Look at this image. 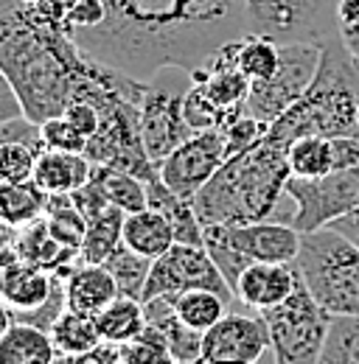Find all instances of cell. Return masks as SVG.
Instances as JSON below:
<instances>
[{
  "instance_id": "cell-1",
  "label": "cell",
  "mask_w": 359,
  "mask_h": 364,
  "mask_svg": "<svg viewBox=\"0 0 359 364\" xmlns=\"http://www.w3.org/2000/svg\"><path fill=\"white\" fill-rule=\"evenodd\" d=\"M244 34V0H104L101 26L71 37L88 56L146 82L160 68L197 73Z\"/></svg>"
},
{
  "instance_id": "cell-2",
  "label": "cell",
  "mask_w": 359,
  "mask_h": 364,
  "mask_svg": "<svg viewBox=\"0 0 359 364\" xmlns=\"http://www.w3.org/2000/svg\"><path fill=\"white\" fill-rule=\"evenodd\" d=\"M95 59L68 26L31 0H0V70L11 82L26 118L43 124L82 98L95 79Z\"/></svg>"
},
{
  "instance_id": "cell-3",
  "label": "cell",
  "mask_w": 359,
  "mask_h": 364,
  "mask_svg": "<svg viewBox=\"0 0 359 364\" xmlns=\"http://www.w3.org/2000/svg\"><path fill=\"white\" fill-rule=\"evenodd\" d=\"M292 177L286 149L261 137L247 151L224 160L197 196L194 210L202 225H250L275 219Z\"/></svg>"
},
{
  "instance_id": "cell-4",
  "label": "cell",
  "mask_w": 359,
  "mask_h": 364,
  "mask_svg": "<svg viewBox=\"0 0 359 364\" xmlns=\"http://www.w3.org/2000/svg\"><path fill=\"white\" fill-rule=\"evenodd\" d=\"M359 132V65L343 34L323 46L317 76L298 104H292L275 124L267 140L289 149L298 137H343Z\"/></svg>"
},
{
  "instance_id": "cell-5",
  "label": "cell",
  "mask_w": 359,
  "mask_h": 364,
  "mask_svg": "<svg viewBox=\"0 0 359 364\" xmlns=\"http://www.w3.org/2000/svg\"><path fill=\"white\" fill-rule=\"evenodd\" d=\"M298 269L331 317H359V247L331 228L303 232Z\"/></svg>"
},
{
  "instance_id": "cell-6",
  "label": "cell",
  "mask_w": 359,
  "mask_h": 364,
  "mask_svg": "<svg viewBox=\"0 0 359 364\" xmlns=\"http://www.w3.org/2000/svg\"><path fill=\"white\" fill-rule=\"evenodd\" d=\"M259 314L267 322L269 350L275 364H320L334 317L314 300L303 277L281 306L264 309Z\"/></svg>"
},
{
  "instance_id": "cell-7",
  "label": "cell",
  "mask_w": 359,
  "mask_h": 364,
  "mask_svg": "<svg viewBox=\"0 0 359 364\" xmlns=\"http://www.w3.org/2000/svg\"><path fill=\"white\" fill-rule=\"evenodd\" d=\"M194 85L191 73L182 68H160L143 82L140 92V132L149 160L160 168V163L177 151L180 146L194 135L185 121L182 101Z\"/></svg>"
},
{
  "instance_id": "cell-8",
  "label": "cell",
  "mask_w": 359,
  "mask_h": 364,
  "mask_svg": "<svg viewBox=\"0 0 359 364\" xmlns=\"http://www.w3.org/2000/svg\"><path fill=\"white\" fill-rule=\"evenodd\" d=\"M244 23L247 34L275 46H326L340 34L337 0H244Z\"/></svg>"
},
{
  "instance_id": "cell-9",
  "label": "cell",
  "mask_w": 359,
  "mask_h": 364,
  "mask_svg": "<svg viewBox=\"0 0 359 364\" xmlns=\"http://www.w3.org/2000/svg\"><path fill=\"white\" fill-rule=\"evenodd\" d=\"M323 59V46L317 43H298V46H281L278 70L264 79L253 82L247 95V115L259 118L261 124H275L292 104L303 98L309 85L317 76Z\"/></svg>"
},
{
  "instance_id": "cell-10",
  "label": "cell",
  "mask_w": 359,
  "mask_h": 364,
  "mask_svg": "<svg viewBox=\"0 0 359 364\" xmlns=\"http://www.w3.org/2000/svg\"><path fill=\"white\" fill-rule=\"evenodd\" d=\"M286 193L295 202L292 228L298 232L331 228L337 219L359 208V168L331 171L314 180L289 177Z\"/></svg>"
},
{
  "instance_id": "cell-11",
  "label": "cell",
  "mask_w": 359,
  "mask_h": 364,
  "mask_svg": "<svg viewBox=\"0 0 359 364\" xmlns=\"http://www.w3.org/2000/svg\"><path fill=\"white\" fill-rule=\"evenodd\" d=\"M191 289H208L222 294L224 300H233V289L227 286L222 272L211 261L208 250L199 244H175L169 252H163L155 264L146 280L143 300L152 297H175Z\"/></svg>"
},
{
  "instance_id": "cell-12",
  "label": "cell",
  "mask_w": 359,
  "mask_h": 364,
  "mask_svg": "<svg viewBox=\"0 0 359 364\" xmlns=\"http://www.w3.org/2000/svg\"><path fill=\"white\" fill-rule=\"evenodd\" d=\"M227 160V146H224L222 129H208V132H194L177 151H172L160 163V180L166 182L177 196L191 199L214 180Z\"/></svg>"
},
{
  "instance_id": "cell-13",
  "label": "cell",
  "mask_w": 359,
  "mask_h": 364,
  "mask_svg": "<svg viewBox=\"0 0 359 364\" xmlns=\"http://www.w3.org/2000/svg\"><path fill=\"white\" fill-rule=\"evenodd\" d=\"M269 350L267 322L247 314L227 311L202 339L205 364H259Z\"/></svg>"
},
{
  "instance_id": "cell-14",
  "label": "cell",
  "mask_w": 359,
  "mask_h": 364,
  "mask_svg": "<svg viewBox=\"0 0 359 364\" xmlns=\"http://www.w3.org/2000/svg\"><path fill=\"white\" fill-rule=\"evenodd\" d=\"M224 241L241 252L247 261H264V264H292L301 255L303 232L286 225V222H250V225H211Z\"/></svg>"
},
{
  "instance_id": "cell-15",
  "label": "cell",
  "mask_w": 359,
  "mask_h": 364,
  "mask_svg": "<svg viewBox=\"0 0 359 364\" xmlns=\"http://www.w3.org/2000/svg\"><path fill=\"white\" fill-rule=\"evenodd\" d=\"M301 269L298 264H264V261H256L250 264L239 283H236V297L256 309V311H264V309H275L281 306L301 283Z\"/></svg>"
},
{
  "instance_id": "cell-16",
  "label": "cell",
  "mask_w": 359,
  "mask_h": 364,
  "mask_svg": "<svg viewBox=\"0 0 359 364\" xmlns=\"http://www.w3.org/2000/svg\"><path fill=\"white\" fill-rule=\"evenodd\" d=\"M62 280H65V303L76 314L95 317L115 297H121L115 277L110 274L104 264H82L79 261Z\"/></svg>"
},
{
  "instance_id": "cell-17",
  "label": "cell",
  "mask_w": 359,
  "mask_h": 364,
  "mask_svg": "<svg viewBox=\"0 0 359 364\" xmlns=\"http://www.w3.org/2000/svg\"><path fill=\"white\" fill-rule=\"evenodd\" d=\"M143 314H146V325L157 328L175 356L177 364H205L202 359V331L188 328L175 311V303L169 297H152L143 300Z\"/></svg>"
},
{
  "instance_id": "cell-18",
  "label": "cell",
  "mask_w": 359,
  "mask_h": 364,
  "mask_svg": "<svg viewBox=\"0 0 359 364\" xmlns=\"http://www.w3.org/2000/svg\"><path fill=\"white\" fill-rule=\"evenodd\" d=\"M14 250H17L20 261L34 264V267H40V269H45V272L51 274H59V277H65V274L79 264V250L62 247L53 238V232H51L45 219L28 225V228L17 230Z\"/></svg>"
},
{
  "instance_id": "cell-19",
  "label": "cell",
  "mask_w": 359,
  "mask_h": 364,
  "mask_svg": "<svg viewBox=\"0 0 359 364\" xmlns=\"http://www.w3.org/2000/svg\"><path fill=\"white\" fill-rule=\"evenodd\" d=\"M56 274L45 272L34 264L17 261L0 269V300L11 311H34L53 294Z\"/></svg>"
},
{
  "instance_id": "cell-20",
  "label": "cell",
  "mask_w": 359,
  "mask_h": 364,
  "mask_svg": "<svg viewBox=\"0 0 359 364\" xmlns=\"http://www.w3.org/2000/svg\"><path fill=\"white\" fill-rule=\"evenodd\" d=\"M93 174V163L88 154H73V151H53L43 149L37 160L34 182L43 188L45 193H76Z\"/></svg>"
},
{
  "instance_id": "cell-21",
  "label": "cell",
  "mask_w": 359,
  "mask_h": 364,
  "mask_svg": "<svg viewBox=\"0 0 359 364\" xmlns=\"http://www.w3.org/2000/svg\"><path fill=\"white\" fill-rule=\"evenodd\" d=\"M124 244L130 250H135L137 255L157 261L163 252H169L177 244V238H175L172 222L160 210L146 208V210H137V213H127V219H124Z\"/></svg>"
},
{
  "instance_id": "cell-22",
  "label": "cell",
  "mask_w": 359,
  "mask_h": 364,
  "mask_svg": "<svg viewBox=\"0 0 359 364\" xmlns=\"http://www.w3.org/2000/svg\"><path fill=\"white\" fill-rule=\"evenodd\" d=\"M59 353L48 331L14 322L0 339V364H56Z\"/></svg>"
},
{
  "instance_id": "cell-23",
  "label": "cell",
  "mask_w": 359,
  "mask_h": 364,
  "mask_svg": "<svg viewBox=\"0 0 359 364\" xmlns=\"http://www.w3.org/2000/svg\"><path fill=\"white\" fill-rule=\"evenodd\" d=\"M51 193H45L34 180L3 182L0 185V219L14 230H23L45 219Z\"/></svg>"
},
{
  "instance_id": "cell-24",
  "label": "cell",
  "mask_w": 359,
  "mask_h": 364,
  "mask_svg": "<svg viewBox=\"0 0 359 364\" xmlns=\"http://www.w3.org/2000/svg\"><path fill=\"white\" fill-rule=\"evenodd\" d=\"M95 328L101 333V342H110V345H127L137 339L146 328L143 300L115 297L104 311L95 314Z\"/></svg>"
},
{
  "instance_id": "cell-25",
  "label": "cell",
  "mask_w": 359,
  "mask_h": 364,
  "mask_svg": "<svg viewBox=\"0 0 359 364\" xmlns=\"http://www.w3.org/2000/svg\"><path fill=\"white\" fill-rule=\"evenodd\" d=\"M124 219L127 213L121 208H107L95 219L88 222V235L79 250L82 264H104L121 244H124Z\"/></svg>"
},
{
  "instance_id": "cell-26",
  "label": "cell",
  "mask_w": 359,
  "mask_h": 364,
  "mask_svg": "<svg viewBox=\"0 0 359 364\" xmlns=\"http://www.w3.org/2000/svg\"><path fill=\"white\" fill-rule=\"evenodd\" d=\"M286 160H289L292 177H301V180L326 177L334 171V143H331V137L323 135L298 137L286 149Z\"/></svg>"
},
{
  "instance_id": "cell-27",
  "label": "cell",
  "mask_w": 359,
  "mask_h": 364,
  "mask_svg": "<svg viewBox=\"0 0 359 364\" xmlns=\"http://www.w3.org/2000/svg\"><path fill=\"white\" fill-rule=\"evenodd\" d=\"M175 303V311L177 317L194 328V331H211L219 319L227 314L230 309V300H224L222 294L217 291H208V289H191V291H182V294H175L169 297Z\"/></svg>"
},
{
  "instance_id": "cell-28",
  "label": "cell",
  "mask_w": 359,
  "mask_h": 364,
  "mask_svg": "<svg viewBox=\"0 0 359 364\" xmlns=\"http://www.w3.org/2000/svg\"><path fill=\"white\" fill-rule=\"evenodd\" d=\"M51 339L59 356H79L88 353L95 345H101V333L95 328V317L88 314H76L71 309L62 311V317L53 322L51 328Z\"/></svg>"
},
{
  "instance_id": "cell-29",
  "label": "cell",
  "mask_w": 359,
  "mask_h": 364,
  "mask_svg": "<svg viewBox=\"0 0 359 364\" xmlns=\"http://www.w3.org/2000/svg\"><path fill=\"white\" fill-rule=\"evenodd\" d=\"M95 177L101 180V188L110 199L113 208H121L124 213H137L149 208V193H146V182L137 180L130 171L113 168V166H95L93 163Z\"/></svg>"
},
{
  "instance_id": "cell-30",
  "label": "cell",
  "mask_w": 359,
  "mask_h": 364,
  "mask_svg": "<svg viewBox=\"0 0 359 364\" xmlns=\"http://www.w3.org/2000/svg\"><path fill=\"white\" fill-rule=\"evenodd\" d=\"M152 258H143L137 255L135 250H130L127 244H121L107 261L104 267L110 269V274L115 277V286H118V294L121 297H132V300H143V291H146V280L152 272Z\"/></svg>"
},
{
  "instance_id": "cell-31",
  "label": "cell",
  "mask_w": 359,
  "mask_h": 364,
  "mask_svg": "<svg viewBox=\"0 0 359 364\" xmlns=\"http://www.w3.org/2000/svg\"><path fill=\"white\" fill-rule=\"evenodd\" d=\"M45 222L53 232V238L62 244V247H71V250H82L85 244V235H88V219L76 210L73 199L65 196V193H53L48 199V210H45Z\"/></svg>"
},
{
  "instance_id": "cell-32",
  "label": "cell",
  "mask_w": 359,
  "mask_h": 364,
  "mask_svg": "<svg viewBox=\"0 0 359 364\" xmlns=\"http://www.w3.org/2000/svg\"><path fill=\"white\" fill-rule=\"evenodd\" d=\"M278 62H281V46H275L267 37L244 34L239 40L236 65H239V70L250 82H264V79H269L278 70Z\"/></svg>"
},
{
  "instance_id": "cell-33",
  "label": "cell",
  "mask_w": 359,
  "mask_h": 364,
  "mask_svg": "<svg viewBox=\"0 0 359 364\" xmlns=\"http://www.w3.org/2000/svg\"><path fill=\"white\" fill-rule=\"evenodd\" d=\"M320 364H359V317H334Z\"/></svg>"
},
{
  "instance_id": "cell-34",
  "label": "cell",
  "mask_w": 359,
  "mask_h": 364,
  "mask_svg": "<svg viewBox=\"0 0 359 364\" xmlns=\"http://www.w3.org/2000/svg\"><path fill=\"white\" fill-rule=\"evenodd\" d=\"M43 146L28 140H3L0 143V182L34 180L37 160Z\"/></svg>"
},
{
  "instance_id": "cell-35",
  "label": "cell",
  "mask_w": 359,
  "mask_h": 364,
  "mask_svg": "<svg viewBox=\"0 0 359 364\" xmlns=\"http://www.w3.org/2000/svg\"><path fill=\"white\" fill-rule=\"evenodd\" d=\"M121 353H124V364H177L163 333L152 325H146L137 339L121 345Z\"/></svg>"
},
{
  "instance_id": "cell-36",
  "label": "cell",
  "mask_w": 359,
  "mask_h": 364,
  "mask_svg": "<svg viewBox=\"0 0 359 364\" xmlns=\"http://www.w3.org/2000/svg\"><path fill=\"white\" fill-rule=\"evenodd\" d=\"M40 137H43V149H53V151L85 154V149H88V137L82 135L65 115L43 121L40 124Z\"/></svg>"
},
{
  "instance_id": "cell-37",
  "label": "cell",
  "mask_w": 359,
  "mask_h": 364,
  "mask_svg": "<svg viewBox=\"0 0 359 364\" xmlns=\"http://www.w3.org/2000/svg\"><path fill=\"white\" fill-rule=\"evenodd\" d=\"M267 124H261L259 118H253V115H241V118H236L224 132V146H227V157H233V154H239V151H247L250 146H256L261 137L267 135Z\"/></svg>"
},
{
  "instance_id": "cell-38",
  "label": "cell",
  "mask_w": 359,
  "mask_h": 364,
  "mask_svg": "<svg viewBox=\"0 0 359 364\" xmlns=\"http://www.w3.org/2000/svg\"><path fill=\"white\" fill-rule=\"evenodd\" d=\"M71 199H73V205H76V210L85 216V219H95L98 213H104L107 208H110V199H107V193H104V188H101V180L95 177V171L90 174V180L76 191V193H71Z\"/></svg>"
},
{
  "instance_id": "cell-39",
  "label": "cell",
  "mask_w": 359,
  "mask_h": 364,
  "mask_svg": "<svg viewBox=\"0 0 359 364\" xmlns=\"http://www.w3.org/2000/svg\"><path fill=\"white\" fill-rule=\"evenodd\" d=\"M82 135L93 137L95 132H98V124H101V115H98V107L95 104H90V101H85V98H76V101H71L68 104V109L62 112Z\"/></svg>"
},
{
  "instance_id": "cell-40",
  "label": "cell",
  "mask_w": 359,
  "mask_h": 364,
  "mask_svg": "<svg viewBox=\"0 0 359 364\" xmlns=\"http://www.w3.org/2000/svg\"><path fill=\"white\" fill-rule=\"evenodd\" d=\"M56 364H124V353H121V345L101 342V345H95L88 353H79V356H59Z\"/></svg>"
},
{
  "instance_id": "cell-41",
  "label": "cell",
  "mask_w": 359,
  "mask_h": 364,
  "mask_svg": "<svg viewBox=\"0 0 359 364\" xmlns=\"http://www.w3.org/2000/svg\"><path fill=\"white\" fill-rule=\"evenodd\" d=\"M334 143V171L359 168V132L357 135L331 137Z\"/></svg>"
},
{
  "instance_id": "cell-42",
  "label": "cell",
  "mask_w": 359,
  "mask_h": 364,
  "mask_svg": "<svg viewBox=\"0 0 359 364\" xmlns=\"http://www.w3.org/2000/svg\"><path fill=\"white\" fill-rule=\"evenodd\" d=\"M26 112H23V104H20L17 92L11 87V82L6 79V73L0 70V127L9 124V121H17Z\"/></svg>"
},
{
  "instance_id": "cell-43",
  "label": "cell",
  "mask_w": 359,
  "mask_h": 364,
  "mask_svg": "<svg viewBox=\"0 0 359 364\" xmlns=\"http://www.w3.org/2000/svg\"><path fill=\"white\" fill-rule=\"evenodd\" d=\"M331 230H337V232H343L348 241H354L359 247V208L357 210H351L348 216H343V219H337L334 225H331Z\"/></svg>"
},
{
  "instance_id": "cell-44",
  "label": "cell",
  "mask_w": 359,
  "mask_h": 364,
  "mask_svg": "<svg viewBox=\"0 0 359 364\" xmlns=\"http://www.w3.org/2000/svg\"><path fill=\"white\" fill-rule=\"evenodd\" d=\"M337 17H340V28L359 26V0H337Z\"/></svg>"
},
{
  "instance_id": "cell-45",
  "label": "cell",
  "mask_w": 359,
  "mask_h": 364,
  "mask_svg": "<svg viewBox=\"0 0 359 364\" xmlns=\"http://www.w3.org/2000/svg\"><path fill=\"white\" fill-rule=\"evenodd\" d=\"M340 34H343V40H345V46L351 50V56L357 59L359 65V26H345V28H340Z\"/></svg>"
},
{
  "instance_id": "cell-46",
  "label": "cell",
  "mask_w": 359,
  "mask_h": 364,
  "mask_svg": "<svg viewBox=\"0 0 359 364\" xmlns=\"http://www.w3.org/2000/svg\"><path fill=\"white\" fill-rule=\"evenodd\" d=\"M11 325H14V317H11V309H9V306H6L3 300H0V339H3V333H6V331H9Z\"/></svg>"
},
{
  "instance_id": "cell-47",
  "label": "cell",
  "mask_w": 359,
  "mask_h": 364,
  "mask_svg": "<svg viewBox=\"0 0 359 364\" xmlns=\"http://www.w3.org/2000/svg\"><path fill=\"white\" fill-rule=\"evenodd\" d=\"M14 238H17V230H14V228H9V225H6L3 219H0V250H3L6 244H11Z\"/></svg>"
},
{
  "instance_id": "cell-48",
  "label": "cell",
  "mask_w": 359,
  "mask_h": 364,
  "mask_svg": "<svg viewBox=\"0 0 359 364\" xmlns=\"http://www.w3.org/2000/svg\"><path fill=\"white\" fill-rule=\"evenodd\" d=\"M31 3H37V0H31Z\"/></svg>"
},
{
  "instance_id": "cell-49",
  "label": "cell",
  "mask_w": 359,
  "mask_h": 364,
  "mask_svg": "<svg viewBox=\"0 0 359 364\" xmlns=\"http://www.w3.org/2000/svg\"><path fill=\"white\" fill-rule=\"evenodd\" d=\"M0 185H3V182H0Z\"/></svg>"
}]
</instances>
